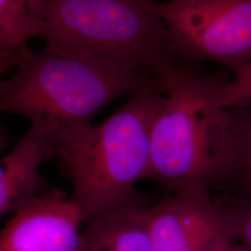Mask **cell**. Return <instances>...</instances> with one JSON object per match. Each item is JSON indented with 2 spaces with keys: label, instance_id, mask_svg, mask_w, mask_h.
Wrapping results in <instances>:
<instances>
[{
  "label": "cell",
  "instance_id": "13",
  "mask_svg": "<svg viewBox=\"0 0 251 251\" xmlns=\"http://www.w3.org/2000/svg\"><path fill=\"white\" fill-rule=\"evenodd\" d=\"M233 220L237 239L251 251V200H239L227 206Z\"/></svg>",
  "mask_w": 251,
  "mask_h": 251
},
{
  "label": "cell",
  "instance_id": "10",
  "mask_svg": "<svg viewBox=\"0 0 251 251\" xmlns=\"http://www.w3.org/2000/svg\"><path fill=\"white\" fill-rule=\"evenodd\" d=\"M39 0H0V54L36 38Z\"/></svg>",
  "mask_w": 251,
  "mask_h": 251
},
{
  "label": "cell",
  "instance_id": "2",
  "mask_svg": "<svg viewBox=\"0 0 251 251\" xmlns=\"http://www.w3.org/2000/svg\"><path fill=\"white\" fill-rule=\"evenodd\" d=\"M17 71L0 79V113L25 117L45 128L58 146L92 125L101 108L144 86L161 83L132 64L46 44L17 50Z\"/></svg>",
  "mask_w": 251,
  "mask_h": 251
},
{
  "label": "cell",
  "instance_id": "3",
  "mask_svg": "<svg viewBox=\"0 0 251 251\" xmlns=\"http://www.w3.org/2000/svg\"><path fill=\"white\" fill-rule=\"evenodd\" d=\"M164 98L158 87H142L112 116L56 148L84 224L134 205L135 187L148 177L152 125Z\"/></svg>",
  "mask_w": 251,
  "mask_h": 251
},
{
  "label": "cell",
  "instance_id": "12",
  "mask_svg": "<svg viewBox=\"0 0 251 251\" xmlns=\"http://www.w3.org/2000/svg\"><path fill=\"white\" fill-rule=\"evenodd\" d=\"M220 102L228 109L251 105V63L234 75L232 80L226 81Z\"/></svg>",
  "mask_w": 251,
  "mask_h": 251
},
{
  "label": "cell",
  "instance_id": "11",
  "mask_svg": "<svg viewBox=\"0 0 251 251\" xmlns=\"http://www.w3.org/2000/svg\"><path fill=\"white\" fill-rule=\"evenodd\" d=\"M231 109L238 133V158L234 180L251 193V105Z\"/></svg>",
  "mask_w": 251,
  "mask_h": 251
},
{
  "label": "cell",
  "instance_id": "15",
  "mask_svg": "<svg viewBox=\"0 0 251 251\" xmlns=\"http://www.w3.org/2000/svg\"><path fill=\"white\" fill-rule=\"evenodd\" d=\"M8 144V135L6 134L5 130L0 126V153L5 149Z\"/></svg>",
  "mask_w": 251,
  "mask_h": 251
},
{
  "label": "cell",
  "instance_id": "9",
  "mask_svg": "<svg viewBox=\"0 0 251 251\" xmlns=\"http://www.w3.org/2000/svg\"><path fill=\"white\" fill-rule=\"evenodd\" d=\"M79 251H152L144 208L119 207L88 221Z\"/></svg>",
  "mask_w": 251,
  "mask_h": 251
},
{
  "label": "cell",
  "instance_id": "6",
  "mask_svg": "<svg viewBox=\"0 0 251 251\" xmlns=\"http://www.w3.org/2000/svg\"><path fill=\"white\" fill-rule=\"evenodd\" d=\"M152 251H227L237 240L227 206L208 192H179L144 209Z\"/></svg>",
  "mask_w": 251,
  "mask_h": 251
},
{
  "label": "cell",
  "instance_id": "14",
  "mask_svg": "<svg viewBox=\"0 0 251 251\" xmlns=\"http://www.w3.org/2000/svg\"><path fill=\"white\" fill-rule=\"evenodd\" d=\"M18 61L17 50L0 54V79L3 78L4 75L9 72L13 67H16Z\"/></svg>",
  "mask_w": 251,
  "mask_h": 251
},
{
  "label": "cell",
  "instance_id": "5",
  "mask_svg": "<svg viewBox=\"0 0 251 251\" xmlns=\"http://www.w3.org/2000/svg\"><path fill=\"white\" fill-rule=\"evenodd\" d=\"M156 9L174 58L219 63L233 75L251 63V0H169Z\"/></svg>",
  "mask_w": 251,
  "mask_h": 251
},
{
  "label": "cell",
  "instance_id": "16",
  "mask_svg": "<svg viewBox=\"0 0 251 251\" xmlns=\"http://www.w3.org/2000/svg\"><path fill=\"white\" fill-rule=\"evenodd\" d=\"M227 251H251L250 250H244V249H233V248H231V249H229Z\"/></svg>",
  "mask_w": 251,
  "mask_h": 251
},
{
  "label": "cell",
  "instance_id": "4",
  "mask_svg": "<svg viewBox=\"0 0 251 251\" xmlns=\"http://www.w3.org/2000/svg\"><path fill=\"white\" fill-rule=\"evenodd\" d=\"M36 38L132 64L158 80L175 62L170 33L153 0H40Z\"/></svg>",
  "mask_w": 251,
  "mask_h": 251
},
{
  "label": "cell",
  "instance_id": "1",
  "mask_svg": "<svg viewBox=\"0 0 251 251\" xmlns=\"http://www.w3.org/2000/svg\"><path fill=\"white\" fill-rule=\"evenodd\" d=\"M164 102L152 125V179L172 194L208 192L234 180L238 133L220 102L226 79L173 62L160 75Z\"/></svg>",
  "mask_w": 251,
  "mask_h": 251
},
{
  "label": "cell",
  "instance_id": "8",
  "mask_svg": "<svg viewBox=\"0 0 251 251\" xmlns=\"http://www.w3.org/2000/svg\"><path fill=\"white\" fill-rule=\"evenodd\" d=\"M50 157H55L53 136L31 125L15 147L0 157V219L38 197L39 170Z\"/></svg>",
  "mask_w": 251,
  "mask_h": 251
},
{
  "label": "cell",
  "instance_id": "7",
  "mask_svg": "<svg viewBox=\"0 0 251 251\" xmlns=\"http://www.w3.org/2000/svg\"><path fill=\"white\" fill-rule=\"evenodd\" d=\"M82 224L70 198L54 190L13 214L0 230V251H79Z\"/></svg>",
  "mask_w": 251,
  "mask_h": 251
}]
</instances>
